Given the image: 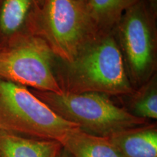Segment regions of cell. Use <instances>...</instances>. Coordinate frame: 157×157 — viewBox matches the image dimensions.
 Segmentation results:
<instances>
[{
    "label": "cell",
    "instance_id": "6da1fadb",
    "mask_svg": "<svg viewBox=\"0 0 157 157\" xmlns=\"http://www.w3.org/2000/svg\"><path fill=\"white\" fill-rule=\"evenodd\" d=\"M56 74L63 93L131 95L135 88L127 74L114 31H101Z\"/></svg>",
    "mask_w": 157,
    "mask_h": 157
},
{
    "label": "cell",
    "instance_id": "7a4b0ae2",
    "mask_svg": "<svg viewBox=\"0 0 157 157\" xmlns=\"http://www.w3.org/2000/svg\"><path fill=\"white\" fill-rule=\"evenodd\" d=\"M100 32L86 4L78 0H44L28 31L41 37L65 63L71 62Z\"/></svg>",
    "mask_w": 157,
    "mask_h": 157
},
{
    "label": "cell",
    "instance_id": "3957f363",
    "mask_svg": "<svg viewBox=\"0 0 157 157\" xmlns=\"http://www.w3.org/2000/svg\"><path fill=\"white\" fill-rule=\"evenodd\" d=\"M31 92L60 118L96 136L109 137L125 129L148 124L145 119L118 106L104 94H57L34 90Z\"/></svg>",
    "mask_w": 157,
    "mask_h": 157
},
{
    "label": "cell",
    "instance_id": "277c9868",
    "mask_svg": "<svg viewBox=\"0 0 157 157\" xmlns=\"http://www.w3.org/2000/svg\"><path fill=\"white\" fill-rule=\"evenodd\" d=\"M76 127L55 113L28 87L0 77V130L60 143Z\"/></svg>",
    "mask_w": 157,
    "mask_h": 157
},
{
    "label": "cell",
    "instance_id": "5b68a950",
    "mask_svg": "<svg viewBox=\"0 0 157 157\" xmlns=\"http://www.w3.org/2000/svg\"><path fill=\"white\" fill-rule=\"evenodd\" d=\"M56 56L43 39L23 33L0 42V77L32 87L60 94L55 71Z\"/></svg>",
    "mask_w": 157,
    "mask_h": 157
},
{
    "label": "cell",
    "instance_id": "8992f818",
    "mask_svg": "<svg viewBox=\"0 0 157 157\" xmlns=\"http://www.w3.org/2000/svg\"><path fill=\"white\" fill-rule=\"evenodd\" d=\"M156 15L146 0H140L124 12L113 29L127 74L135 88L146 83L154 75Z\"/></svg>",
    "mask_w": 157,
    "mask_h": 157
},
{
    "label": "cell",
    "instance_id": "52a82bcc",
    "mask_svg": "<svg viewBox=\"0 0 157 157\" xmlns=\"http://www.w3.org/2000/svg\"><path fill=\"white\" fill-rule=\"evenodd\" d=\"M121 157H157V127L146 124L108 137Z\"/></svg>",
    "mask_w": 157,
    "mask_h": 157
},
{
    "label": "cell",
    "instance_id": "ba28073f",
    "mask_svg": "<svg viewBox=\"0 0 157 157\" xmlns=\"http://www.w3.org/2000/svg\"><path fill=\"white\" fill-rule=\"evenodd\" d=\"M44 0H0V42L28 33Z\"/></svg>",
    "mask_w": 157,
    "mask_h": 157
},
{
    "label": "cell",
    "instance_id": "9c48e42d",
    "mask_svg": "<svg viewBox=\"0 0 157 157\" xmlns=\"http://www.w3.org/2000/svg\"><path fill=\"white\" fill-rule=\"evenodd\" d=\"M62 149L57 140L24 137L0 130V157H58Z\"/></svg>",
    "mask_w": 157,
    "mask_h": 157
},
{
    "label": "cell",
    "instance_id": "30bf717a",
    "mask_svg": "<svg viewBox=\"0 0 157 157\" xmlns=\"http://www.w3.org/2000/svg\"><path fill=\"white\" fill-rule=\"evenodd\" d=\"M60 143L73 157H121L108 137L89 134L78 127L69 131Z\"/></svg>",
    "mask_w": 157,
    "mask_h": 157
},
{
    "label": "cell",
    "instance_id": "8fae6325",
    "mask_svg": "<svg viewBox=\"0 0 157 157\" xmlns=\"http://www.w3.org/2000/svg\"><path fill=\"white\" fill-rule=\"evenodd\" d=\"M140 0H88V13L101 31H113L127 9Z\"/></svg>",
    "mask_w": 157,
    "mask_h": 157
},
{
    "label": "cell",
    "instance_id": "7c38bea8",
    "mask_svg": "<svg viewBox=\"0 0 157 157\" xmlns=\"http://www.w3.org/2000/svg\"><path fill=\"white\" fill-rule=\"evenodd\" d=\"M128 111L135 117L148 121L157 119V81L156 74L131 95Z\"/></svg>",
    "mask_w": 157,
    "mask_h": 157
},
{
    "label": "cell",
    "instance_id": "4fadbf2b",
    "mask_svg": "<svg viewBox=\"0 0 157 157\" xmlns=\"http://www.w3.org/2000/svg\"><path fill=\"white\" fill-rule=\"evenodd\" d=\"M148 2L149 5H150L151 8L153 10V11L156 13L157 9V0H146Z\"/></svg>",
    "mask_w": 157,
    "mask_h": 157
},
{
    "label": "cell",
    "instance_id": "5bb4252c",
    "mask_svg": "<svg viewBox=\"0 0 157 157\" xmlns=\"http://www.w3.org/2000/svg\"><path fill=\"white\" fill-rule=\"evenodd\" d=\"M60 157H73L69 153H68L67 151L65 150V149L63 148L62 149V151L60 153Z\"/></svg>",
    "mask_w": 157,
    "mask_h": 157
},
{
    "label": "cell",
    "instance_id": "9a60e30c",
    "mask_svg": "<svg viewBox=\"0 0 157 157\" xmlns=\"http://www.w3.org/2000/svg\"><path fill=\"white\" fill-rule=\"evenodd\" d=\"M78 1H80V2H84V3L87 4L88 0H78Z\"/></svg>",
    "mask_w": 157,
    "mask_h": 157
},
{
    "label": "cell",
    "instance_id": "2e32d148",
    "mask_svg": "<svg viewBox=\"0 0 157 157\" xmlns=\"http://www.w3.org/2000/svg\"><path fill=\"white\" fill-rule=\"evenodd\" d=\"M60 156H58V157H60Z\"/></svg>",
    "mask_w": 157,
    "mask_h": 157
}]
</instances>
